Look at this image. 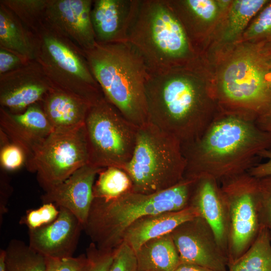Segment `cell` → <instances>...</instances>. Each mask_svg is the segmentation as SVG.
I'll return each instance as SVG.
<instances>
[{
	"mask_svg": "<svg viewBox=\"0 0 271 271\" xmlns=\"http://www.w3.org/2000/svg\"><path fill=\"white\" fill-rule=\"evenodd\" d=\"M181 148L186 161L184 178L207 176L219 183L259 163V154L271 150V133L255 119L222 113L200 139Z\"/></svg>",
	"mask_w": 271,
	"mask_h": 271,
	"instance_id": "cell-1",
	"label": "cell"
},
{
	"mask_svg": "<svg viewBox=\"0 0 271 271\" xmlns=\"http://www.w3.org/2000/svg\"><path fill=\"white\" fill-rule=\"evenodd\" d=\"M175 68L148 71L147 120L183 145L200 139L219 114L207 110L204 94L193 77Z\"/></svg>",
	"mask_w": 271,
	"mask_h": 271,
	"instance_id": "cell-2",
	"label": "cell"
},
{
	"mask_svg": "<svg viewBox=\"0 0 271 271\" xmlns=\"http://www.w3.org/2000/svg\"><path fill=\"white\" fill-rule=\"evenodd\" d=\"M196 181L184 178L173 187L153 194L131 191L109 201L94 198L84 230L98 249L113 251L122 243L126 229L140 218L190 206Z\"/></svg>",
	"mask_w": 271,
	"mask_h": 271,
	"instance_id": "cell-3",
	"label": "cell"
},
{
	"mask_svg": "<svg viewBox=\"0 0 271 271\" xmlns=\"http://www.w3.org/2000/svg\"><path fill=\"white\" fill-rule=\"evenodd\" d=\"M84 52L105 98L136 126L146 124L148 70L136 50L128 42L96 43Z\"/></svg>",
	"mask_w": 271,
	"mask_h": 271,
	"instance_id": "cell-4",
	"label": "cell"
},
{
	"mask_svg": "<svg viewBox=\"0 0 271 271\" xmlns=\"http://www.w3.org/2000/svg\"><path fill=\"white\" fill-rule=\"evenodd\" d=\"M127 42L148 71L175 68L190 52L186 32L167 0H139Z\"/></svg>",
	"mask_w": 271,
	"mask_h": 271,
	"instance_id": "cell-5",
	"label": "cell"
},
{
	"mask_svg": "<svg viewBox=\"0 0 271 271\" xmlns=\"http://www.w3.org/2000/svg\"><path fill=\"white\" fill-rule=\"evenodd\" d=\"M186 167L181 143L147 122L138 127L132 156L122 169L132 181V191L150 194L180 183Z\"/></svg>",
	"mask_w": 271,
	"mask_h": 271,
	"instance_id": "cell-6",
	"label": "cell"
},
{
	"mask_svg": "<svg viewBox=\"0 0 271 271\" xmlns=\"http://www.w3.org/2000/svg\"><path fill=\"white\" fill-rule=\"evenodd\" d=\"M35 60L53 87L93 104L104 95L84 51L43 22L33 31Z\"/></svg>",
	"mask_w": 271,
	"mask_h": 271,
	"instance_id": "cell-7",
	"label": "cell"
},
{
	"mask_svg": "<svg viewBox=\"0 0 271 271\" xmlns=\"http://www.w3.org/2000/svg\"><path fill=\"white\" fill-rule=\"evenodd\" d=\"M89 163L100 168L122 169L131 159L138 127L104 97L92 104L84 122Z\"/></svg>",
	"mask_w": 271,
	"mask_h": 271,
	"instance_id": "cell-8",
	"label": "cell"
},
{
	"mask_svg": "<svg viewBox=\"0 0 271 271\" xmlns=\"http://www.w3.org/2000/svg\"><path fill=\"white\" fill-rule=\"evenodd\" d=\"M219 185L228 212L229 266L248 249L260 229L258 179L245 172L224 179Z\"/></svg>",
	"mask_w": 271,
	"mask_h": 271,
	"instance_id": "cell-9",
	"label": "cell"
},
{
	"mask_svg": "<svg viewBox=\"0 0 271 271\" xmlns=\"http://www.w3.org/2000/svg\"><path fill=\"white\" fill-rule=\"evenodd\" d=\"M89 161L84 125L71 130H54L26 168L36 173L40 185L46 191L65 180Z\"/></svg>",
	"mask_w": 271,
	"mask_h": 271,
	"instance_id": "cell-10",
	"label": "cell"
},
{
	"mask_svg": "<svg viewBox=\"0 0 271 271\" xmlns=\"http://www.w3.org/2000/svg\"><path fill=\"white\" fill-rule=\"evenodd\" d=\"M266 74L265 69L251 59L233 61L222 76V96L230 103L244 108L248 116L256 120L271 103Z\"/></svg>",
	"mask_w": 271,
	"mask_h": 271,
	"instance_id": "cell-11",
	"label": "cell"
},
{
	"mask_svg": "<svg viewBox=\"0 0 271 271\" xmlns=\"http://www.w3.org/2000/svg\"><path fill=\"white\" fill-rule=\"evenodd\" d=\"M170 234L180 263L214 271H227V256L219 246L211 227L201 215L183 222Z\"/></svg>",
	"mask_w": 271,
	"mask_h": 271,
	"instance_id": "cell-12",
	"label": "cell"
},
{
	"mask_svg": "<svg viewBox=\"0 0 271 271\" xmlns=\"http://www.w3.org/2000/svg\"><path fill=\"white\" fill-rule=\"evenodd\" d=\"M52 87L39 63L31 60L0 75L1 107L13 114L23 113L40 102Z\"/></svg>",
	"mask_w": 271,
	"mask_h": 271,
	"instance_id": "cell-13",
	"label": "cell"
},
{
	"mask_svg": "<svg viewBox=\"0 0 271 271\" xmlns=\"http://www.w3.org/2000/svg\"><path fill=\"white\" fill-rule=\"evenodd\" d=\"M92 0H48L44 22L83 51L96 44L91 20Z\"/></svg>",
	"mask_w": 271,
	"mask_h": 271,
	"instance_id": "cell-14",
	"label": "cell"
},
{
	"mask_svg": "<svg viewBox=\"0 0 271 271\" xmlns=\"http://www.w3.org/2000/svg\"><path fill=\"white\" fill-rule=\"evenodd\" d=\"M0 129L10 142L24 151L27 167L45 140L54 130L39 102L24 112L13 114L0 107Z\"/></svg>",
	"mask_w": 271,
	"mask_h": 271,
	"instance_id": "cell-15",
	"label": "cell"
},
{
	"mask_svg": "<svg viewBox=\"0 0 271 271\" xmlns=\"http://www.w3.org/2000/svg\"><path fill=\"white\" fill-rule=\"evenodd\" d=\"M102 168L89 163L62 182L45 191L43 203H52L72 212L84 226L94 199L93 187Z\"/></svg>",
	"mask_w": 271,
	"mask_h": 271,
	"instance_id": "cell-16",
	"label": "cell"
},
{
	"mask_svg": "<svg viewBox=\"0 0 271 271\" xmlns=\"http://www.w3.org/2000/svg\"><path fill=\"white\" fill-rule=\"evenodd\" d=\"M58 217L44 226L29 230V245L46 257L73 256L84 226L70 211L58 208Z\"/></svg>",
	"mask_w": 271,
	"mask_h": 271,
	"instance_id": "cell-17",
	"label": "cell"
},
{
	"mask_svg": "<svg viewBox=\"0 0 271 271\" xmlns=\"http://www.w3.org/2000/svg\"><path fill=\"white\" fill-rule=\"evenodd\" d=\"M139 0H95L91 20L96 43L127 42Z\"/></svg>",
	"mask_w": 271,
	"mask_h": 271,
	"instance_id": "cell-18",
	"label": "cell"
},
{
	"mask_svg": "<svg viewBox=\"0 0 271 271\" xmlns=\"http://www.w3.org/2000/svg\"><path fill=\"white\" fill-rule=\"evenodd\" d=\"M191 205L198 209L201 216L213 230L219 246L227 256L228 212L218 182L207 176L196 179Z\"/></svg>",
	"mask_w": 271,
	"mask_h": 271,
	"instance_id": "cell-19",
	"label": "cell"
},
{
	"mask_svg": "<svg viewBox=\"0 0 271 271\" xmlns=\"http://www.w3.org/2000/svg\"><path fill=\"white\" fill-rule=\"evenodd\" d=\"M200 215L198 209L190 205L179 211L144 216L135 221L126 229L122 241L136 251L146 242L170 233L183 222Z\"/></svg>",
	"mask_w": 271,
	"mask_h": 271,
	"instance_id": "cell-20",
	"label": "cell"
},
{
	"mask_svg": "<svg viewBox=\"0 0 271 271\" xmlns=\"http://www.w3.org/2000/svg\"><path fill=\"white\" fill-rule=\"evenodd\" d=\"M54 130H71L84 125L91 104L52 87L39 102Z\"/></svg>",
	"mask_w": 271,
	"mask_h": 271,
	"instance_id": "cell-21",
	"label": "cell"
},
{
	"mask_svg": "<svg viewBox=\"0 0 271 271\" xmlns=\"http://www.w3.org/2000/svg\"><path fill=\"white\" fill-rule=\"evenodd\" d=\"M135 253L137 271H175L180 263L170 233L146 242Z\"/></svg>",
	"mask_w": 271,
	"mask_h": 271,
	"instance_id": "cell-22",
	"label": "cell"
},
{
	"mask_svg": "<svg viewBox=\"0 0 271 271\" xmlns=\"http://www.w3.org/2000/svg\"><path fill=\"white\" fill-rule=\"evenodd\" d=\"M0 48L35 60L33 34L0 3Z\"/></svg>",
	"mask_w": 271,
	"mask_h": 271,
	"instance_id": "cell-23",
	"label": "cell"
},
{
	"mask_svg": "<svg viewBox=\"0 0 271 271\" xmlns=\"http://www.w3.org/2000/svg\"><path fill=\"white\" fill-rule=\"evenodd\" d=\"M227 271H271V241L264 227L261 226L253 244Z\"/></svg>",
	"mask_w": 271,
	"mask_h": 271,
	"instance_id": "cell-24",
	"label": "cell"
},
{
	"mask_svg": "<svg viewBox=\"0 0 271 271\" xmlns=\"http://www.w3.org/2000/svg\"><path fill=\"white\" fill-rule=\"evenodd\" d=\"M132 181L125 171L115 167L103 169L93 187L94 198L113 200L132 191Z\"/></svg>",
	"mask_w": 271,
	"mask_h": 271,
	"instance_id": "cell-25",
	"label": "cell"
},
{
	"mask_svg": "<svg viewBox=\"0 0 271 271\" xmlns=\"http://www.w3.org/2000/svg\"><path fill=\"white\" fill-rule=\"evenodd\" d=\"M5 250L7 271H45L46 257L23 241L13 239Z\"/></svg>",
	"mask_w": 271,
	"mask_h": 271,
	"instance_id": "cell-26",
	"label": "cell"
},
{
	"mask_svg": "<svg viewBox=\"0 0 271 271\" xmlns=\"http://www.w3.org/2000/svg\"><path fill=\"white\" fill-rule=\"evenodd\" d=\"M48 0H1L30 31L44 21Z\"/></svg>",
	"mask_w": 271,
	"mask_h": 271,
	"instance_id": "cell-27",
	"label": "cell"
},
{
	"mask_svg": "<svg viewBox=\"0 0 271 271\" xmlns=\"http://www.w3.org/2000/svg\"><path fill=\"white\" fill-rule=\"evenodd\" d=\"M267 2L266 0L234 1L229 13L227 37L231 38L239 34Z\"/></svg>",
	"mask_w": 271,
	"mask_h": 271,
	"instance_id": "cell-28",
	"label": "cell"
},
{
	"mask_svg": "<svg viewBox=\"0 0 271 271\" xmlns=\"http://www.w3.org/2000/svg\"><path fill=\"white\" fill-rule=\"evenodd\" d=\"M258 214L261 226L264 227L271 241V176L258 179Z\"/></svg>",
	"mask_w": 271,
	"mask_h": 271,
	"instance_id": "cell-29",
	"label": "cell"
},
{
	"mask_svg": "<svg viewBox=\"0 0 271 271\" xmlns=\"http://www.w3.org/2000/svg\"><path fill=\"white\" fill-rule=\"evenodd\" d=\"M59 208L53 203H43L37 209L30 210L21 220L29 229H35L53 222L58 216Z\"/></svg>",
	"mask_w": 271,
	"mask_h": 271,
	"instance_id": "cell-30",
	"label": "cell"
},
{
	"mask_svg": "<svg viewBox=\"0 0 271 271\" xmlns=\"http://www.w3.org/2000/svg\"><path fill=\"white\" fill-rule=\"evenodd\" d=\"M1 143L0 163L3 169L14 171L25 165L26 154L20 146L10 141Z\"/></svg>",
	"mask_w": 271,
	"mask_h": 271,
	"instance_id": "cell-31",
	"label": "cell"
},
{
	"mask_svg": "<svg viewBox=\"0 0 271 271\" xmlns=\"http://www.w3.org/2000/svg\"><path fill=\"white\" fill-rule=\"evenodd\" d=\"M108 271H137L135 251L126 243L123 242L114 250Z\"/></svg>",
	"mask_w": 271,
	"mask_h": 271,
	"instance_id": "cell-32",
	"label": "cell"
},
{
	"mask_svg": "<svg viewBox=\"0 0 271 271\" xmlns=\"http://www.w3.org/2000/svg\"><path fill=\"white\" fill-rule=\"evenodd\" d=\"M178 3L191 16L200 20L210 21L216 14V5L211 0H187Z\"/></svg>",
	"mask_w": 271,
	"mask_h": 271,
	"instance_id": "cell-33",
	"label": "cell"
},
{
	"mask_svg": "<svg viewBox=\"0 0 271 271\" xmlns=\"http://www.w3.org/2000/svg\"><path fill=\"white\" fill-rule=\"evenodd\" d=\"M114 252L99 250L91 242L86 249L88 263L85 271H108Z\"/></svg>",
	"mask_w": 271,
	"mask_h": 271,
	"instance_id": "cell-34",
	"label": "cell"
},
{
	"mask_svg": "<svg viewBox=\"0 0 271 271\" xmlns=\"http://www.w3.org/2000/svg\"><path fill=\"white\" fill-rule=\"evenodd\" d=\"M271 34V4L266 7L250 27L247 35L254 37Z\"/></svg>",
	"mask_w": 271,
	"mask_h": 271,
	"instance_id": "cell-35",
	"label": "cell"
},
{
	"mask_svg": "<svg viewBox=\"0 0 271 271\" xmlns=\"http://www.w3.org/2000/svg\"><path fill=\"white\" fill-rule=\"evenodd\" d=\"M31 60L0 48V75L16 70Z\"/></svg>",
	"mask_w": 271,
	"mask_h": 271,
	"instance_id": "cell-36",
	"label": "cell"
},
{
	"mask_svg": "<svg viewBox=\"0 0 271 271\" xmlns=\"http://www.w3.org/2000/svg\"><path fill=\"white\" fill-rule=\"evenodd\" d=\"M88 263L86 254L59 259L56 271H85Z\"/></svg>",
	"mask_w": 271,
	"mask_h": 271,
	"instance_id": "cell-37",
	"label": "cell"
},
{
	"mask_svg": "<svg viewBox=\"0 0 271 271\" xmlns=\"http://www.w3.org/2000/svg\"><path fill=\"white\" fill-rule=\"evenodd\" d=\"M258 156L260 158L265 159V161L258 163L247 172L257 179L271 176V150L263 151Z\"/></svg>",
	"mask_w": 271,
	"mask_h": 271,
	"instance_id": "cell-38",
	"label": "cell"
},
{
	"mask_svg": "<svg viewBox=\"0 0 271 271\" xmlns=\"http://www.w3.org/2000/svg\"><path fill=\"white\" fill-rule=\"evenodd\" d=\"M256 122L262 130L271 133V103L257 118Z\"/></svg>",
	"mask_w": 271,
	"mask_h": 271,
	"instance_id": "cell-39",
	"label": "cell"
},
{
	"mask_svg": "<svg viewBox=\"0 0 271 271\" xmlns=\"http://www.w3.org/2000/svg\"><path fill=\"white\" fill-rule=\"evenodd\" d=\"M175 271H214L200 266L187 263H180Z\"/></svg>",
	"mask_w": 271,
	"mask_h": 271,
	"instance_id": "cell-40",
	"label": "cell"
},
{
	"mask_svg": "<svg viewBox=\"0 0 271 271\" xmlns=\"http://www.w3.org/2000/svg\"><path fill=\"white\" fill-rule=\"evenodd\" d=\"M45 271H56L59 259L46 257Z\"/></svg>",
	"mask_w": 271,
	"mask_h": 271,
	"instance_id": "cell-41",
	"label": "cell"
},
{
	"mask_svg": "<svg viewBox=\"0 0 271 271\" xmlns=\"http://www.w3.org/2000/svg\"><path fill=\"white\" fill-rule=\"evenodd\" d=\"M0 271H7L6 253L5 249L0 250Z\"/></svg>",
	"mask_w": 271,
	"mask_h": 271,
	"instance_id": "cell-42",
	"label": "cell"
},
{
	"mask_svg": "<svg viewBox=\"0 0 271 271\" xmlns=\"http://www.w3.org/2000/svg\"><path fill=\"white\" fill-rule=\"evenodd\" d=\"M266 78L268 85L271 90V70L268 73H267Z\"/></svg>",
	"mask_w": 271,
	"mask_h": 271,
	"instance_id": "cell-43",
	"label": "cell"
}]
</instances>
